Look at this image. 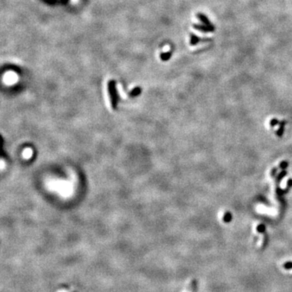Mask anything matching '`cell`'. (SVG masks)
Segmentation results:
<instances>
[{"label":"cell","instance_id":"obj_3","mask_svg":"<svg viewBox=\"0 0 292 292\" xmlns=\"http://www.w3.org/2000/svg\"><path fill=\"white\" fill-rule=\"evenodd\" d=\"M140 93V89H134L133 92H132V93H131V95H132V96L138 95V94H139Z\"/></svg>","mask_w":292,"mask_h":292},{"label":"cell","instance_id":"obj_2","mask_svg":"<svg viewBox=\"0 0 292 292\" xmlns=\"http://www.w3.org/2000/svg\"><path fill=\"white\" fill-rule=\"evenodd\" d=\"M283 268L285 270H291L292 269V261H288L283 264Z\"/></svg>","mask_w":292,"mask_h":292},{"label":"cell","instance_id":"obj_1","mask_svg":"<svg viewBox=\"0 0 292 292\" xmlns=\"http://www.w3.org/2000/svg\"><path fill=\"white\" fill-rule=\"evenodd\" d=\"M108 90L109 94H110V98H111V103L112 108L115 110L117 108V102H118V93L116 88H115V82L111 80L108 84Z\"/></svg>","mask_w":292,"mask_h":292}]
</instances>
